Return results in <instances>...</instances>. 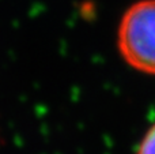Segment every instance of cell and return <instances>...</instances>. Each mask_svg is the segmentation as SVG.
Wrapping results in <instances>:
<instances>
[{
    "label": "cell",
    "mask_w": 155,
    "mask_h": 154,
    "mask_svg": "<svg viewBox=\"0 0 155 154\" xmlns=\"http://www.w3.org/2000/svg\"><path fill=\"white\" fill-rule=\"evenodd\" d=\"M117 44L132 68L155 75V0H139L124 12Z\"/></svg>",
    "instance_id": "6da1fadb"
},
{
    "label": "cell",
    "mask_w": 155,
    "mask_h": 154,
    "mask_svg": "<svg viewBox=\"0 0 155 154\" xmlns=\"http://www.w3.org/2000/svg\"><path fill=\"white\" fill-rule=\"evenodd\" d=\"M137 154H155V124H153L144 134L137 149Z\"/></svg>",
    "instance_id": "7a4b0ae2"
}]
</instances>
